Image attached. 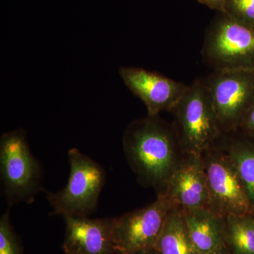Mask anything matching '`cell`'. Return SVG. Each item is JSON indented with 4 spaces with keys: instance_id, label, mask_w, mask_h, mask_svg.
<instances>
[{
    "instance_id": "obj_1",
    "label": "cell",
    "mask_w": 254,
    "mask_h": 254,
    "mask_svg": "<svg viewBox=\"0 0 254 254\" xmlns=\"http://www.w3.org/2000/svg\"><path fill=\"white\" fill-rule=\"evenodd\" d=\"M176 143L173 132L157 116L135 120L123 137L127 160L139 181L161 192L181 160Z\"/></svg>"
},
{
    "instance_id": "obj_2",
    "label": "cell",
    "mask_w": 254,
    "mask_h": 254,
    "mask_svg": "<svg viewBox=\"0 0 254 254\" xmlns=\"http://www.w3.org/2000/svg\"><path fill=\"white\" fill-rule=\"evenodd\" d=\"M177 143L185 154L203 155L221 132L207 82L197 79L187 87L175 109Z\"/></svg>"
},
{
    "instance_id": "obj_3",
    "label": "cell",
    "mask_w": 254,
    "mask_h": 254,
    "mask_svg": "<svg viewBox=\"0 0 254 254\" xmlns=\"http://www.w3.org/2000/svg\"><path fill=\"white\" fill-rule=\"evenodd\" d=\"M70 173L63 190L50 193L55 215L88 217L96 210L105 183L104 169L77 148L68 150Z\"/></svg>"
},
{
    "instance_id": "obj_4",
    "label": "cell",
    "mask_w": 254,
    "mask_h": 254,
    "mask_svg": "<svg viewBox=\"0 0 254 254\" xmlns=\"http://www.w3.org/2000/svg\"><path fill=\"white\" fill-rule=\"evenodd\" d=\"M0 174L8 203H31L42 190L41 164L29 149L25 131L5 133L0 139Z\"/></svg>"
},
{
    "instance_id": "obj_5",
    "label": "cell",
    "mask_w": 254,
    "mask_h": 254,
    "mask_svg": "<svg viewBox=\"0 0 254 254\" xmlns=\"http://www.w3.org/2000/svg\"><path fill=\"white\" fill-rule=\"evenodd\" d=\"M203 55L215 71L254 70V26L222 13L206 34Z\"/></svg>"
},
{
    "instance_id": "obj_6",
    "label": "cell",
    "mask_w": 254,
    "mask_h": 254,
    "mask_svg": "<svg viewBox=\"0 0 254 254\" xmlns=\"http://www.w3.org/2000/svg\"><path fill=\"white\" fill-rule=\"evenodd\" d=\"M203 158L208 183V209L222 218L254 215L240 175L227 151L211 148Z\"/></svg>"
},
{
    "instance_id": "obj_7",
    "label": "cell",
    "mask_w": 254,
    "mask_h": 254,
    "mask_svg": "<svg viewBox=\"0 0 254 254\" xmlns=\"http://www.w3.org/2000/svg\"><path fill=\"white\" fill-rule=\"evenodd\" d=\"M172 206L165 195L144 208L114 218L113 237L119 254H130L140 251L153 250Z\"/></svg>"
},
{
    "instance_id": "obj_8",
    "label": "cell",
    "mask_w": 254,
    "mask_h": 254,
    "mask_svg": "<svg viewBox=\"0 0 254 254\" xmlns=\"http://www.w3.org/2000/svg\"><path fill=\"white\" fill-rule=\"evenodd\" d=\"M206 82L221 129L239 128L254 100V70L215 71Z\"/></svg>"
},
{
    "instance_id": "obj_9",
    "label": "cell",
    "mask_w": 254,
    "mask_h": 254,
    "mask_svg": "<svg viewBox=\"0 0 254 254\" xmlns=\"http://www.w3.org/2000/svg\"><path fill=\"white\" fill-rule=\"evenodd\" d=\"M172 209L184 212L208 208V190L203 155L185 154L160 192Z\"/></svg>"
},
{
    "instance_id": "obj_10",
    "label": "cell",
    "mask_w": 254,
    "mask_h": 254,
    "mask_svg": "<svg viewBox=\"0 0 254 254\" xmlns=\"http://www.w3.org/2000/svg\"><path fill=\"white\" fill-rule=\"evenodd\" d=\"M120 74L127 88L144 103L148 116H158L162 111L173 112L188 87L141 68L121 67Z\"/></svg>"
},
{
    "instance_id": "obj_11",
    "label": "cell",
    "mask_w": 254,
    "mask_h": 254,
    "mask_svg": "<svg viewBox=\"0 0 254 254\" xmlns=\"http://www.w3.org/2000/svg\"><path fill=\"white\" fill-rule=\"evenodd\" d=\"M66 254H119L113 237L114 218L64 216Z\"/></svg>"
},
{
    "instance_id": "obj_12",
    "label": "cell",
    "mask_w": 254,
    "mask_h": 254,
    "mask_svg": "<svg viewBox=\"0 0 254 254\" xmlns=\"http://www.w3.org/2000/svg\"><path fill=\"white\" fill-rule=\"evenodd\" d=\"M182 214L189 236L198 254H208L225 245V218L208 208Z\"/></svg>"
},
{
    "instance_id": "obj_13",
    "label": "cell",
    "mask_w": 254,
    "mask_h": 254,
    "mask_svg": "<svg viewBox=\"0 0 254 254\" xmlns=\"http://www.w3.org/2000/svg\"><path fill=\"white\" fill-rule=\"evenodd\" d=\"M155 250L158 254H198L189 236L182 213L170 210Z\"/></svg>"
},
{
    "instance_id": "obj_14",
    "label": "cell",
    "mask_w": 254,
    "mask_h": 254,
    "mask_svg": "<svg viewBox=\"0 0 254 254\" xmlns=\"http://www.w3.org/2000/svg\"><path fill=\"white\" fill-rule=\"evenodd\" d=\"M225 245L232 254H254V215L225 218Z\"/></svg>"
},
{
    "instance_id": "obj_15",
    "label": "cell",
    "mask_w": 254,
    "mask_h": 254,
    "mask_svg": "<svg viewBox=\"0 0 254 254\" xmlns=\"http://www.w3.org/2000/svg\"><path fill=\"white\" fill-rule=\"evenodd\" d=\"M227 153L236 167L254 210V141L235 140L229 145Z\"/></svg>"
},
{
    "instance_id": "obj_16",
    "label": "cell",
    "mask_w": 254,
    "mask_h": 254,
    "mask_svg": "<svg viewBox=\"0 0 254 254\" xmlns=\"http://www.w3.org/2000/svg\"><path fill=\"white\" fill-rule=\"evenodd\" d=\"M0 254H23V248L10 221L9 210L0 219Z\"/></svg>"
},
{
    "instance_id": "obj_17",
    "label": "cell",
    "mask_w": 254,
    "mask_h": 254,
    "mask_svg": "<svg viewBox=\"0 0 254 254\" xmlns=\"http://www.w3.org/2000/svg\"><path fill=\"white\" fill-rule=\"evenodd\" d=\"M223 13L254 26V0H225Z\"/></svg>"
},
{
    "instance_id": "obj_18",
    "label": "cell",
    "mask_w": 254,
    "mask_h": 254,
    "mask_svg": "<svg viewBox=\"0 0 254 254\" xmlns=\"http://www.w3.org/2000/svg\"><path fill=\"white\" fill-rule=\"evenodd\" d=\"M239 128L247 136L254 139V100L244 117Z\"/></svg>"
},
{
    "instance_id": "obj_19",
    "label": "cell",
    "mask_w": 254,
    "mask_h": 254,
    "mask_svg": "<svg viewBox=\"0 0 254 254\" xmlns=\"http://www.w3.org/2000/svg\"><path fill=\"white\" fill-rule=\"evenodd\" d=\"M200 4L208 6L210 9L223 13L225 0H198Z\"/></svg>"
},
{
    "instance_id": "obj_20",
    "label": "cell",
    "mask_w": 254,
    "mask_h": 254,
    "mask_svg": "<svg viewBox=\"0 0 254 254\" xmlns=\"http://www.w3.org/2000/svg\"><path fill=\"white\" fill-rule=\"evenodd\" d=\"M208 254H232L230 250L226 247V245L223 246V247H220L218 250L214 251L211 253Z\"/></svg>"
},
{
    "instance_id": "obj_21",
    "label": "cell",
    "mask_w": 254,
    "mask_h": 254,
    "mask_svg": "<svg viewBox=\"0 0 254 254\" xmlns=\"http://www.w3.org/2000/svg\"><path fill=\"white\" fill-rule=\"evenodd\" d=\"M130 254H158V253H157L156 251L155 250V249H153V250L140 251V252H135V253H132Z\"/></svg>"
}]
</instances>
